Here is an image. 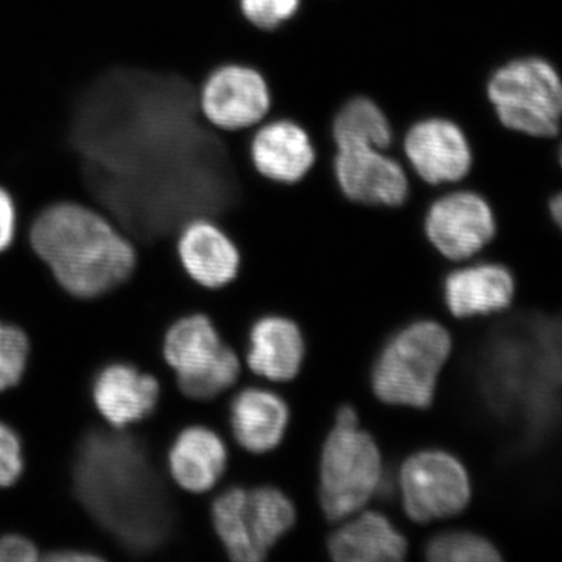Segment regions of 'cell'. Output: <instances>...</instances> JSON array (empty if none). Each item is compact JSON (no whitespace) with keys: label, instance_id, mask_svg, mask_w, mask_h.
<instances>
[{"label":"cell","instance_id":"ba28073f","mask_svg":"<svg viewBox=\"0 0 562 562\" xmlns=\"http://www.w3.org/2000/svg\"><path fill=\"white\" fill-rule=\"evenodd\" d=\"M214 531L238 562L261 561L295 524V506L277 487H231L211 508Z\"/></svg>","mask_w":562,"mask_h":562},{"label":"cell","instance_id":"cb8c5ba5","mask_svg":"<svg viewBox=\"0 0 562 562\" xmlns=\"http://www.w3.org/2000/svg\"><path fill=\"white\" fill-rule=\"evenodd\" d=\"M427 558L435 562H491L501 560V553L475 532L447 531L428 542Z\"/></svg>","mask_w":562,"mask_h":562},{"label":"cell","instance_id":"44dd1931","mask_svg":"<svg viewBox=\"0 0 562 562\" xmlns=\"http://www.w3.org/2000/svg\"><path fill=\"white\" fill-rule=\"evenodd\" d=\"M305 341L295 322L266 316L251 327L247 366L261 379L286 383L301 372Z\"/></svg>","mask_w":562,"mask_h":562},{"label":"cell","instance_id":"f546056e","mask_svg":"<svg viewBox=\"0 0 562 562\" xmlns=\"http://www.w3.org/2000/svg\"><path fill=\"white\" fill-rule=\"evenodd\" d=\"M47 560L57 562L69 561H99L102 557L99 554L85 552V550H58V552L47 554Z\"/></svg>","mask_w":562,"mask_h":562},{"label":"cell","instance_id":"7c38bea8","mask_svg":"<svg viewBox=\"0 0 562 562\" xmlns=\"http://www.w3.org/2000/svg\"><path fill=\"white\" fill-rule=\"evenodd\" d=\"M424 238L446 260H471L497 235V217L486 195L472 188L436 191L422 211Z\"/></svg>","mask_w":562,"mask_h":562},{"label":"cell","instance_id":"9c48e42d","mask_svg":"<svg viewBox=\"0 0 562 562\" xmlns=\"http://www.w3.org/2000/svg\"><path fill=\"white\" fill-rule=\"evenodd\" d=\"M165 360L176 372L180 391L192 401H213L238 382L241 361L222 342L203 314L181 317L166 333Z\"/></svg>","mask_w":562,"mask_h":562},{"label":"cell","instance_id":"9a60e30c","mask_svg":"<svg viewBox=\"0 0 562 562\" xmlns=\"http://www.w3.org/2000/svg\"><path fill=\"white\" fill-rule=\"evenodd\" d=\"M246 151L255 176L277 187L301 184L319 161L310 128L281 114H272L247 133Z\"/></svg>","mask_w":562,"mask_h":562},{"label":"cell","instance_id":"4fadbf2b","mask_svg":"<svg viewBox=\"0 0 562 562\" xmlns=\"http://www.w3.org/2000/svg\"><path fill=\"white\" fill-rule=\"evenodd\" d=\"M398 492L406 516L428 524L464 512L472 487L468 471L452 453L422 450L403 462Z\"/></svg>","mask_w":562,"mask_h":562},{"label":"cell","instance_id":"6da1fadb","mask_svg":"<svg viewBox=\"0 0 562 562\" xmlns=\"http://www.w3.org/2000/svg\"><path fill=\"white\" fill-rule=\"evenodd\" d=\"M195 90L171 70L120 65L95 74L70 103L66 139L81 181L140 239L235 202L250 169L247 135L211 131Z\"/></svg>","mask_w":562,"mask_h":562},{"label":"cell","instance_id":"5b68a950","mask_svg":"<svg viewBox=\"0 0 562 562\" xmlns=\"http://www.w3.org/2000/svg\"><path fill=\"white\" fill-rule=\"evenodd\" d=\"M383 482V458L358 414L342 406L321 453L319 497L325 516L341 522L361 512Z\"/></svg>","mask_w":562,"mask_h":562},{"label":"cell","instance_id":"e0dca14e","mask_svg":"<svg viewBox=\"0 0 562 562\" xmlns=\"http://www.w3.org/2000/svg\"><path fill=\"white\" fill-rule=\"evenodd\" d=\"M160 401V383L127 362H113L95 375L92 402L114 430L149 417Z\"/></svg>","mask_w":562,"mask_h":562},{"label":"cell","instance_id":"603a6c76","mask_svg":"<svg viewBox=\"0 0 562 562\" xmlns=\"http://www.w3.org/2000/svg\"><path fill=\"white\" fill-rule=\"evenodd\" d=\"M330 139L335 150H395L397 131L382 103L368 94H353L333 113Z\"/></svg>","mask_w":562,"mask_h":562},{"label":"cell","instance_id":"1f68e13d","mask_svg":"<svg viewBox=\"0 0 562 562\" xmlns=\"http://www.w3.org/2000/svg\"><path fill=\"white\" fill-rule=\"evenodd\" d=\"M560 162H561V166H562V144H561V147H560Z\"/></svg>","mask_w":562,"mask_h":562},{"label":"cell","instance_id":"8fae6325","mask_svg":"<svg viewBox=\"0 0 562 562\" xmlns=\"http://www.w3.org/2000/svg\"><path fill=\"white\" fill-rule=\"evenodd\" d=\"M395 151L414 181L432 191L464 183L476 155L468 131L446 114H425L398 133Z\"/></svg>","mask_w":562,"mask_h":562},{"label":"cell","instance_id":"7402d4cb","mask_svg":"<svg viewBox=\"0 0 562 562\" xmlns=\"http://www.w3.org/2000/svg\"><path fill=\"white\" fill-rule=\"evenodd\" d=\"M290 424L286 402L265 387H247L233 398L231 427L236 442L250 453H266L283 441Z\"/></svg>","mask_w":562,"mask_h":562},{"label":"cell","instance_id":"ac0fdd59","mask_svg":"<svg viewBox=\"0 0 562 562\" xmlns=\"http://www.w3.org/2000/svg\"><path fill=\"white\" fill-rule=\"evenodd\" d=\"M514 297V277L497 262L462 266L447 276L443 299L458 319L502 312Z\"/></svg>","mask_w":562,"mask_h":562},{"label":"cell","instance_id":"f1b7e54d","mask_svg":"<svg viewBox=\"0 0 562 562\" xmlns=\"http://www.w3.org/2000/svg\"><path fill=\"white\" fill-rule=\"evenodd\" d=\"M40 552L31 539L20 535H7L0 538V562L38 560Z\"/></svg>","mask_w":562,"mask_h":562},{"label":"cell","instance_id":"4316f807","mask_svg":"<svg viewBox=\"0 0 562 562\" xmlns=\"http://www.w3.org/2000/svg\"><path fill=\"white\" fill-rule=\"evenodd\" d=\"M24 472V457L20 436L0 422V490L13 486Z\"/></svg>","mask_w":562,"mask_h":562},{"label":"cell","instance_id":"5bb4252c","mask_svg":"<svg viewBox=\"0 0 562 562\" xmlns=\"http://www.w3.org/2000/svg\"><path fill=\"white\" fill-rule=\"evenodd\" d=\"M330 166L336 190L351 205L395 210L412 199L413 176L395 150L339 149Z\"/></svg>","mask_w":562,"mask_h":562},{"label":"cell","instance_id":"4dcf8cb0","mask_svg":"<svg viewBox=\"0 0 562 562\" xmlns=\"http://www.w3.org/2000/svg\"><path fill=\"white\" fill-rule=\"evenodd\" d=\"M550 213H552L553 221L557 222L558 227L562 231V192L554 195L550 201Z\"/></svg>","mask_w":562,"mask_h":562},{"label":"cell","instance_id":"d4e9b609","mask_svg":"<svg viewBox=\"0 0 562 562\" xmlns=\"http://www.w3.org/2000/svg\"><path fill=\"white\" fill-rule=\"evenodd\" d=\"M303 0H236V9L251 29L272 33L281 31L299 16Z\"/></svg>","mask_w":562,"mask_h":562},{"label":"cell","instance_id":"52a82bcc","mask_svg":"<svg viewBox=\"0 0 562 562\" xmlns=\"http://www.w3.org/2000/svg\"><path fill=\"white\" fill-rule=\"evenodd\" d=\"M484 99L505 131L550 138L560 131L562 80L549 61L513 58L484 79Z\"/></svg>","mask_w":562,"mask_h":562},{"label":"cell","instance_id":"2e32d148","mask_svg":"<svg viewBox=\"0 0 562 562\" xmlns=\"http://www.w3.org/2000/svg\"><path fill=\"white\" fill-rule=\"evenodd\" d=\"M177 255L184 272L209 290L227 286L241 268L238 243L211 216L191 217L180 225Z\"/></svg>","mask_w":562,"mask_h":562},{"label":"cell","instance_id":"30bf717a","mask_svg":"<svg viewBox=\"0 0 562 562\" xmlns=\"http://www.w3.org/2000/svg\"><path fill=\"white\" fill-rule=\"evenodd\" d=\"M199 116L222 135H247L276 109L271 80L258 66L241 60L217 63L195 90Z\"/></svg>","mask_w":562,"mask_h":562},{"label":"cell","instance_id":"277c9868","mask_svg":"<svg viewBox=\"0 0 562 562\" xmlns=\"http://www.w3.org/2000/svg\"><path fill=\"white\" fill-rule=\"evenodd\" d=\"M506 338V406L539 446L562 424V316L524 317Z\"/></svg>","mask_w":562,"mask_h":562},{"label":"cell","instance_id":"7a4b0ae2","mask_svg":"<svg viewBox=\"0 0 562 562\" xmlns=\"http://www.w3.org/2000/svg\"><path fill=\"white\" fill-rule=\"evenodd\" d=\"M74 484L85 508L128 550L161 542L168 513L138 439L122 430L90 432L77 452Z\"/></svg>","mask_w":562,"mask_h":562},{"label":"cell","instance_id":"ffe728a7","mask_svg":"<svg viewBox=\"0 0 562 562\" xmlns=\"http://www.w3.org/2000/svg\"><path fill=\"white\" fill-rule=\"evenodd\" d=\"M227 462L228 450L221 436L202 425L184 428L168 454L173 482L191 494L213 490L224 476Z\"/></svg>","mask_w":562,"mask_h":562},{"label":"cell","instance_id":"3957f363","mask_svg":"<svg viewBox=\"0 0 562 562\" xmlns=\"http://www.w3.org/2000/svg\"><path fill=\"white\" fill-rule=\"evenodd\" d=\"M29 239L63 290L94 299L135 271L136 250L121 227L79 202H54L32 222Z\"/></svg>","mask_w":562,"mask_h":562},{"label":"cell","instance_id":"484cf974","mask_svg":"<svg viewBox=\"0 0 562 562\" xmlns=\"http://www.w3.org/2000/svg\"><path fill=\"white\" fill-rule=\"evenodd\" d=\"M31 344L27 335L16 325L0 321V392L11 390L21 382L27 368Z\"/></svg>","mask_w":562,"mask_h":562},{"label":"cell","instance_id":"83f0119b","mask_svg":"<svg viewBox=\"0 0 562 562\" xmlns=\"http://www.w3.org/2000/svg\"><path fill=\"white\" fill-rule=\"evenodd\" d=\"M18 232V206L13 194L0 184V254L9 250Z\"/></svg>","mask_w":562,"mask_h":562},{"label":"cell","instance_id":"d6986e66","mask_svg":"<svg viewBox=\"0 0 562 562\" xmlns=\"http://www.w3.org/2000/svg\"><path fill=\"white\" fill-rule=\"evenodd\" d=\"M341 522L328 541L335 561L395 562L408 552L405 536L382 513L361 509Z\"/></svg>","mask_w":562,"mask_h":562},{"label":"cell","instance_id":"8992f818","mask_svg":"<svg viewBox=\"0 0 562 562\" xmlns=\"http://www.w3.org/2000/svg\"><path fill=\"white\" fill-rule=\"evenodd\" d=\"M452 338L438 322H413L402 328L376 358L372 390L387 405L427 408L435 401Z\"/></svg>","mask_w":562,"mask_h":562}]
</instances>
